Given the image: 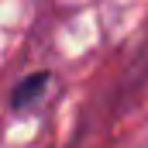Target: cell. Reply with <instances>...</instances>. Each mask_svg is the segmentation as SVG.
<instances>
[{"label": "cell", "instance_id": "cell-1", "mask_svg": "<svg viewBox=\"0 0 148 148\" xmlns=\"http://www.w3.org/2000/svg\"><path fill=\"white\" fill-rule=\"evenodd\" d=\"M48 86V73H35V76H28L17 90H14V97H10V103L14 107H31L38 97H41V90Z\"/></svg>", "mask_w": 148, "mask_h": 148}]
</instances>
